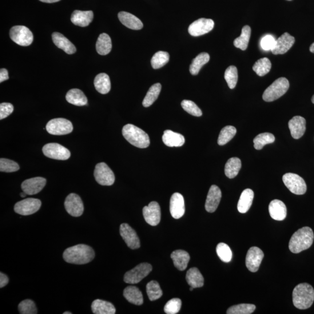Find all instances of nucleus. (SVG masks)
Wrapping results in <instances>:
<instances>
[{
  "label": "nucleus",
  "instance_id": "f257e3e1",
  "mask_svg": "<svg viewBox=\"0 0 314 314\" xmlns=\"http://www.w3.org/2000/svg\"><path fill=\"white\" fill-rule=\"evenodd\" d=\"M95 257L94 250L86 245H78L66 249L63 258L67 263L83 265L89 263Z\"/></svg>",
  "mask_w": 314,
  "mask_h": 314
},
{
  "label": "nucleus",
  "instance_id": "f03ea898",
  "mask_svg": "<svg viewBox=\"0 0 314 314\" xmlns=\"http://www.w3.org/2000/svg\"><path fill=\"white\" fill-rule=\"evenodd\" d=\"M314 234L309 227H303L293 234L289 241V250L293 253H299L308 249L312 246Z\"/></svg>",
  "mask_w": 314,
  "mask_h": 314
},
{
  "label": "nucleus",
  "instance_id": "7ed1b4c3",
  "mask_svg": "<svg viewBox=\"0 0 314 314\" xmlns=\"http://www.w3.org/2000/svg\"><path fill=\"white\" fill-rule=\"evenodd\" d=\"M292 296L295 307L300 309H308L313 303L314 290L308 284H300L294 289Z\"/></svg>",
  "mask_w": 314,
  "mask_h": 314
},
{
  "label": "nucleus",
  "instance_id": "20e7f679",
  "mask_svg": "<svg viewBox=\"0 0 314 314\" xmlns=\"http://www.w3.org/2000/svg\"><path fill=\"white\" fill-rule=\"evenodd\" d=\"M122 134L131 145L140 149L148 148L150 141L144 130L132 124H127L122 129Z\"/></svg>",
  "mask_w": 314,
  "mask_h": 314
},
{
  "label": "nucleus",
  "instance_id": "39448f33",
  "mask_svg": "<svg viewBox=\"0 0 314 314\" xmlns=\"http://www.w3.org/2000/svg\"><path fill=\"white\" fill-rule=\"evenodd\" d=\"M289 88V82L285 78L276 79L264 91L262 98L265 101L272 102L284 95Z\"/></svg>",
  "mask_w": 314,
  "mask_h": 314
},
{
  "label": "nucleus",
  "instance_id": "423d86ee",
  "mask_svg": "<svg viewBox=\"0 0 314 314\" xmlns=\"http://www.w3.org/2000/svg\"><path fill=\"white\" fill-rule=\"evenodd\" d=\"M283 182L291 192L297 195H303L307 191V185L303 178L298 175L288 173L282 178Z\"/></svg>",
  "mask_w": 314,
  "mask_h": 314
},
{
  "label": "nucleus",
  "instance_id": "0eeeda50",
  "mask_svg": "<svg viewBox=\"0 0 314 314\" xmlns=\"http://www.w3.org/2000/svg\"><path fill=\"white\" fill-rule=\"evenodd\" d=\"M10 38L13 42L21 46H29L33 41V35L25 26H15L11 29Z\"/></svg>",
  "mask_w": 314,
  "mask_h": 314
},
{
  "label": "nucleus",
  "instance_id": "6e6552de",
  "mask_svg": "<svg viewBox=\"0 0 314 314\" xmlns=\"http://www.w3.org/2000/svg\"><path fill=\"white\" fill-rule=\"evenodd\" d=\"M152 265L146 262L138 264L125 273L124 281L129 284H138L152 272Z\"/></svg>",
  "mask_w": 314,
  "mask_h": 314
},
{
  "label": "nucleus",
  "instance_id": "1a4fd4ad",
  "mask_svg": "<svg viewBox=\"0 0 314 314\" xmlns=\"http://www.w3.org/2000/svg\"><path fill=\"white\" fill-rule=\"evenodd\" d=\"M46 128L49 134L58 136L69 134L74 129L72 122L64 118L51 119L47 123Z\"/></svg>",
  "mask_w": 314,
  "mask_h": 314
},
{
  "label": "nucleus",
  "instance_id": "9d476101",
  "mask_svg": "<svg viewBox=\"0 0 314 314\" xmlns=\"http://www.w3.org/2000/svg\"><path fill=\"white\" fill-rule=\"evenodd\" d=\"M94 176L98 184L102 186H111L114 184V173L104 162L98 163L95 166Z\"/></svg>",
  "mask_w": 314,
  "mask_h": 314
},
{
  "label": "nucleus",
  "instance_id": "9b49d317",
  "mask_svg": "<svg viewBox=\"0 0 314 314\" xmlns=\"http://www.w3.org/2000/svg\"><path fill=\"white\" fill-rule=\"evenodd\" d=\"M43 153L47 157L57 160H66L71 157L69 150L58 143H48L43 147Z\"/></svg>",
  "mask_w": 314,
  "mask_h": 314
},
{
  "label": "nucleus",
  "instance_id": "f8f14e48",
  "mask_svg": "<svg viewBox=\"0 0 314 314\" xmlns=\"http://www.w3.org/2000/svg\"><path fill=\"white\" fill-rule=\"evenodd\" d=\"M42 202L37 198H28L15 204L14 211L21 216H29L38 212L41 208Z\"/></svg>",
  "mask_w": 314,
  "mask_h": 314
},
{
  "label": "nucleus",
  "instance_id": "ddd939ff",
  "mask_svg": "<svg viewBox=\"0 0 314 314\" xmlns=\"http://www.w3.org/2000/svg\"><path fill=\"white\" fill-rule=\"evenodd\" d=\"M64 206L66 212L74 217L82 216L84 212V205L80 196L75 193L69 194L66 198Z\"/></svg>",
  "mask_w": 314,
  "mask_h": 314
},
{
  "label": "nucleus",
  "instance_id": "4468645a",
  "mask_svg": "<svg viewBox=\"0 0 314 314\" xmlns=\"http://www.w3.org/2000/svg\"><path fill=\"white\" fill-rule=\"evenodd\" d=\"M214 27V22L212 19L200 18L193 22L189 27V33L192 37H200L208 33Z\"/></svg>",
  "mask_w": 314,
  "mask_h": 314
},
{
  "label": "nucleus",
  "instance_id": "2eb2a0df",
  "mask_svg": "<svg viewBox=\"0 0 314 314\" xmlns=\"http://www.w3.org/2000/svg\"><path fill=\"white\" fill-rule=\"evenodd\" d=\"M264 257V253L260 248L257 247L250 248L246 257V267L252 272L258 271Z\"/></svg>",
  "mask_w": 314,
  "mask_h": 314
},
{
  "label": "nucleus",
  "instance_id": "dca6fc26",
  "mask_svg": "<svg viewBox=\"0 0 314 314\" xmlns=\"http://www.w3.org/2000/svg\"><path fill=\"white\" fill-rule=\"evenodd\" d=\"M143 214L147 223L155 226L160 223L161 221V208L157 202H151L148 206L143 209Z\"/></svg>",
  "mask_w": 314,
  "mask_h": 314
},
{
  "label": "nucleus",
  "instance_id": "f3484780",
  "mask_svg": "<svg viewBox=\"0 0 314 314\" xmlns=\"http://www.w3.org/2000/svg\"><path fill=\"white\" fill-rule=\"evenodd\" d=\"M120 234L128 247L133 250L141 247L140 239L135 230L128 224H122L120 226Z\"/></svg>",
  "mask_w": 314,
  "mask_h": 314
},
{
  "label": "nucleus",
  "instance_id": "a211bd4d",
  "mask_svg": "<svg viewBox=\"0 0 314 314\" xmlns=\"http://www.w3.org/2000/svg\"><path fill=\"white\" fill-rule=\"evenodd\" d=\"M46 185V179L36 177L29 179L22 182L21 188L23 192L27 195H34L41 192Z\"/></svg>",
  "mask_w": 314,
  "mask_h": 314
},
{
  "label": "nucleus",
  "instance_id": "6ab92c4d",
  "mask_svg": "<svg viewBox=\"0 0 314 314\" xmlns=\"http://www.w3.org/2000/svg\"><path fill=\"white\" fill-rule=\"evenodd\" d=\"M170 213L175 219H180L185 213L184 198L181 194L176 193L172 194L170 200Z\"/></svg>",
  "mask_w": 314,
  "mask_h": 314
},
{
  "label": "nucleus",
  "instance_id": "aec40b11",
  "mask_svg": "<svg viewBox=\"0 0 314 314\" xmlns=\"http://www.w3.org/2000/svg\"><path fill=\"white\" fill-rule=\"evenodd\" d=\"M295 43V39L288 33H285L276 40L275 46L271 50L275 55L284 54L291 49Z\"/></svg>",
  "mask_w": 314,
  "mask_h": 314
},
{
  "label": "nucleus",
  "instance_id": "412c9836",
  "mask_svg": "<svg viewBox=\"0 0 314 314\" xmlns=\"http://www.w3.org/2000/svg\"><path fill=\"white\" fill-rule=\"evenodd\" d=\"M222 198L221 190L216 185H212L206 197L205 208L206 212L213 213L217 210Z\"/></svg>",
  "mask_w": 314,
  "mask_h": 314
},
{
  "label": "nucleus",
  "instance_id": "4be33fe9",
  "mask_svg": "<svg viewBox=\"0 0 314 314\" xmlns=\"http://www.w3.org/2000/svg\"><path fill=\"white\" fill-rule=\"evenodd\" d=\"M289 128L292 136L294 138L299 139L303 136L305 132V119L300 116L294 117L289 122Z\"/></svg>",
  "mask_w": 314,
  "mask_h": 314
},
{
  "label": "nucleus",
  "instance_id": "5701e85b",
  "mask_svg": "<svg viewBox=\"0 0 314 314\" xmlns=\"http://www.w3.org/2000/svg\"><path fill=\"white\" fill-rule=\"evenodd\" d=\"M269 212L272 219L276 221H283L287 216V208L285 204L279 200H274L270 202Z\"/></svg>",
  "mask_w": 314,
  "mask_h": 314
},
{
  "label": "nucleus",
  "instance_id": "b1692460",
  "mask_svg": "<svg viewBox=\"0 0 314 314\" xmlns=\"http://www.w3.org/2000/svg\"><path fill=\"white\" fill-rule=\"evenodd\" d=\"M93 17V11L75 10L72 14L71 22L75 25L86 27L89 26L90 23L92 22Z\"/></svg>",
  "mask_w": 314,
  "mask_h": 314
},
{
  "label": "nucleus",
  "instance_id": "393cba45",
  "mask_svg": "<svg viewBox=\"0 0 314 314\" xmlns=\"http://www.w3.org/2000/svg\"><path fill=\"white\" fill-rule=\"evenodd\" d=\"M118 18L123 25L130 29L141 30L143 27V24L140 19L127 12H120L118 14Z\"/></svg>",
  "mask_w": 314,
  "mask_h": 314
},
{
  "label": "nucleus",
  "instance_id": "a878e982",
  "mask_svg": "<svg viewBox=\"0 0 314 314\" xmlns=\"http://www.w3.org/2000/svg\"><path fill=\"white\" fill-rule=\"evenodd\" d=\"M55 45L65 51L67 54H73L77 51L76 47L63 34L55 32L52 35Z\"/></svg>",
  "mask_w": 314,
  "mask_h": 314
},
{
  "label": "nucleus",
  "instance_id": "bb28decb",
  "mask_svg": "<svg viewBox=\"0 0 314 314\" xmlns=\"http://www.w3.org/2000/svg\"><path fill=\"white\" fill-rule=\"evenodd\" d=\"M162 141L166 146L173 148V147H181L184 145L185 138L180 133L166 130L164 131V134H163Z\"/></svg>",
  "mask_w": 314,
  "mask_h": 314
},
{
  "label": "nucleus",
  "instance_id": "cd10ccee",
  "mask_svg": "<svg viewBox=\"0 0 314 314\" xmlns=\"http://www.w3.org/2000/svg\"><path fill=\"white\" fill-rule=\"evenodd\" d=\"M170 257L173 260L175 267L181 271L187 268L190 259L189 253L182 250L173 252Z\"/></svg>",
  "mask_w": 314,
  "mask_h": 314
},
{
  "label": "nucleus",
  "instance_id": "c85d7f7f",
  "mask_svg": "<svg viewBox=\"0 0 314 314\" xmlns=\"http://www.w3.org/2000/svg\"><path fill=\"white\" fill-rule=\"evenodd\" d=\"M91 310L94 314H115L116 309L110 302L97 299L91 304Z\"/></svg>",
  "mask_w": 314,
  "mask_h": 314
},
{
  "label": "nucleus",
  "instance_id": "c756f323",
  "mask_svg": "<svg viewBox=\"0 0 314 314\" xmlns=\"http://www.w3.org/2000/svg\"><path fill=\"white\" fill-rule=\"evenodd\" d=\"M254 196L253 191L250 189H245L241 193L237 204L238 212L245 214L248 212L252 205Z\"/></svg>",
  "mask_w": 314,
  "mask_h": 314
},
{
  "label": "nucleus",
  "instance_id": "7c9ffc66",
  "mask_svg": "<svg viewBox=\"0 0 314 314\" xmlns=\"http://www.w3.org/2000/svg\"><path fill=\"white\" fill-rule=\"evenodd\" d=\"M124 296L129 303L134 305H141L143 303L142 293L136 286L126 287L124 291Z\"/></svg>",
  "mask_w": 314,
  "mask_h": 314
},
{
  "label": "nucleus",
  "instance_id": "2f4dec72",
  "mask_svg": "<svg viewBox=\"0 0 314 314\" xmlns=\"http://www.w3.org/2000/svg\"><path fill=\"white\" fill-rule=\"evenodd\" d=\"M186 279L188 284L193 288H201L204 286V277L197 268H190L187 272Z\"/></svg>",
  "mask_w": 314,
  "mask_h": 314
},
{
  "label": "nucleus",
  "instance_id": "473e14b6",
  "mask_svg": "<svg viewBox=\"0 0 314 314\" xmlns=\"http://www.w3.org/2000/svg\"><path fill=\"white\" fill-rule=\"evenodd\" d=\"M66 101L77 106H84L87 104V98L83 91L78 89L70 90L66 95Z\"/></svg>",
  "mask_w": 314,
  "mask_h": 314
},
{
  "label": "nucleus",
  "instance_id": "72a5a7b5",
  "mask_svg": "<svg viewBox=\"0 0 314 314\" xmlns=\"http://www.w3.org/2000/svg\"><path fill=\"white\" fill-rule=\"evenodd\" d=\"M94 84L98 92L106 94L111 90L110 79L108 75L101 73L97 75L94 79Z\"/></svg>",
  "mask_w": 314,
  "mask_h": 314
},
{
  "label": "nucleus",
  "instance_id": "f704fd0d",
  "mask_svg": "<svg viewBox=\"0 0 314 314\" xmlns=\"http://www.w3.org/2000/svg\"><path fill=\"white\" fill-rule=\"evenodd\" d=\"M111 49H112V42L109 35L102 33L99 36L96 43L97 53L101 55H106L111 52Z\"/></svg>",
  "mask_w": 314,
  "mask_h": 314
},
{
  "label": "nucleus",
  "instance_id": "c9c22d12",
  "mask_svg": "<svg viewBox=\"0 0 314 314\" xmlns=\"http://www.w3.org/2000/svg\"><path fill=\"white\" fill-rule=\"evenodd\" d=\"M241 167V162L239 158L233 157L226 162L225 167V173L229 179L235 178L239 172Z\"/></svg>",
  "mask_w": 314,
  "mask_h": 314
},
{
  "label": "nucleus",
  "instance_id": "e433bc0d",
  "mask_svg": "<svg viewBox=\"0 0 314 314\" xmlns=\"http://www.w3.org/2000/svg\"><path fill=\"white\" fill-rule=\"evenodd\" d=\"M252 29L248 25H246L241 30L240 37L234 40V46L241 50H246L248 49L250 37H251Z\"/></svg>",
  "mask_w": 314,
  "mask_h": 314
},
{
  "label": "nucleus",
  "instance_id": "4c0bfd02",
  "mask_svg": "<svg viewBox=\"0 0 314 314\" xmlns=\"http://www.w3.org/2000/svg\"><path fill=\"white\" fill-rule=\"evenodd\" d=\"M210 55L206 53H202L193 59L190 66V73L193 75H197L201 67L210 61Z\"/></svg>",
  "mask_w": 314,
  "mask_h": 314
},
{
  "label": "nucleus",
  "instance_id": "58836bf2",
  "mask_svg": "<svg viewBox=\"0 0 314 314\" xmlns=\"http://www.w3.org/2000/svg\"><path fill=\"white\" fill-rule=\"evenodd\" d=\"M162 86L160 83H156L151 86L144 100L143 101V106L145 107H149L157 100L161 92Z\"/></svg>",
  "mask_w": 314,
  "mask_h": 314
},
{
  "label": "nucleus",
  "instance_id": "ea45409f",
  "mask_svg": "<svg viewBox=\"0 0 314 314\" xmlns=\"http://www.w3.org/2000/svg\"><path fill=\"white\" fill-rule=\"evenodd\" d=\"M271 62L268 58H262L254 63L253 69L260 77H264L271 69Z\"/></svg>",
  "mask_w": 314,
  "mask_h": 314
},
{
  "label": "nucleus",
  "instance_id": "a19ab883",
  "mask_svg": "<svg viewBox=\"0 0 314 314\" xmlns=\"http://www.w3.org/2000/svg\"><path fill=\"white\" fill-rule=\"evenodd\" d=\"M237 130L233 126H226L221 131L218 137V143L220 146H224L232 140L235 136Z\"/></svg>",
  "mask_w": 314,
  "mask_h": 314
},
{
  "label": "nucleus",
  "instance_id": "79ce46f5",
  "mask_svg": "<svg viewBox=\"0 0 314 314\" xmlns=\"http://www.w3.org/2000/svg\"><path fill=\"white\" fill-rule=\"evenodd\" d=\"M275 141V137L272 133H263L259 134L254 139V148L258 150H261L264 146L271 144Z\"/></svg>",
  "mask_w": 314,
  "mask_h": 314
},
{
  "label": "nucleus",
  "instance_id": "37998d69",
  "mask_svg": "<svg viewBox=\"0 0 314 314\" xmlns=\"http://www.w3.org/2000/svg\"><path fill=\"white\" fill-rule=\"evenodd\" d=\"M146 292L150 301L157 300L162 296V291L157 281H152L146 286Z\"/></svg>",
  "mask_w": 314,
  "mask_h": 314
},
{
  "label": "nucleus",
  "instance_id": "c03bdc74",
  "mask_svg": "<svg viewBox=\"0 0 314 314\" xmlns=\"http://www.w3.org/2000/svg\"><path fill=\"white\" fill-rule=\"evenodd\" d=\"M169 61V54L165 51H158L153 55L151 60L152 67L157 69L165 66Z\"/></svg>",
  "mask_w": 314,
  "mask_h": 314
},
{
  "label": "nucleus",
  "instance_id": "a18cd8bd",
  "mask_svg": "<svg viewBox=\"0 0 314 314\" xmlns=\"http://www.w3.org/2000/svg\"><path fill=\"white\" fill-rule=\"evenodd\" d=\"M256 308V305L250 304H241L232 306L228 310V314H251Z\"/></svg>",
  "mask_w": 314,
  "mask_h": 314
},
{
  "label": "nucleus",
  "instance_id": "49530a36",
  "mask_svg": "<svg viewBox=\"0 0 314 314\" xmlns=\"http://www.w3.org/2000/svg\"><path fill=\"white\" fill-rule=\"evenodd\" d=\"M225 79L230 89L236 87L238 81L237 69L236 66H230L225 71Z\"/></svg>",
  "mask_w": 314,
  "mask_h": 314
},
{
  "label": "nucleus",
  "instance_id": "de8ad7c7",
  "mask_svg": "<svg viewBox=\"0 0 314 314\" xmlns=\"http://www.w3.org/2000/svg\"><path fill=\"white\" fill-rule=\"evenodd\" d=\"M217 255L221 260L224 262H229L232 260V252L229 246L224 243H220L217 247Z\"/></svg>",
  "mask_w": 314,
  "mask_h": 314
},
{
  "label": "nucleus",
  "instance_id": "09e8293b",
  "mask_svg": "<svg viewBox=\"0 0 314 314\" xmlns=\"http://www.w3.org/2000/svg\"><path fill=\"white\" fill-rule=\"evenodd\" d=\"M18 310L19 313L21 314L38 313V309L34 302L29 299L21 301L18 305Z\"/></svg>",
  "mask_w": 314,
  "mask_h": 314
},
{
  "label": "nucleus",
  "instance_id": "8fccbe9b",
  "mask_svg": "<svg viewBox=\"0 0 314 314\" xmlns=\"http://www.w3.org/2000/svg\"><path fill=\"white\" fill-rule=\"evenodd\" d=\"M19 165L17 162L9 159H0V171L4 172H14L19 169Z\"/></svg>",
  "mask_w": 314,
  "mask_h": 314
},
{
  "label": "nucleus",
  "instance_id": "3c124183",
  "mask_svg": "<svg viewBox=\"0 0 314 314\" xmlns=\"http://www.w3.org/2000/svg\"><path fill=\"white\" fill-rule=\"evenodd\" d=\"M182 108L184 109L187 113L190 115H193L194 117H201L202 113L201 110L198 108V107L192 101L190 100H183L181 102Z\"/></svg>",
  "mask_w": 314,
  "mask_h": 314
},
{
  "label": "nucleus",
  "instance_id": "603ef678",
  "mask_svg": "<svg viewBox=\"0 0 314 314\" xmlns=\"http://www.w3.org/2000/svg\"><path fill=\"white\" fill-rule=\"evenodd\" d=\"M181 306V300L174 298L167 302L164 307V311L167 314H176L180 312Z\"/></svg>",
  "mask_w": 314,
  "mask_h": 314
},
{
  "label": "nucleus",
  "instance_id": "864d4df0",
  "mask_svg": "<svg viewBox=\"0 0 314 314\" xmlns=\"http://www.w3.org/2000/svg\"><path fill=\"white\" fill-rule=\"evenodd\" d=\"M276 40L272 35H266L262 38L260 45L262 49L265 51L272 50L275 46Z\"/></svg>",
  "mask_w": 314,
  "mask_h": 314
},
{
  "label": "nucleus",
  "instance_id": "5fc2aeb1",
  "mask_svg": "<svg viewBox=\"0 0 314 314\" xmlns=\"http://www.w3.org/2000/svg\"><path fill=\"white\" fill-rule=\"evenodd\" d=\"M14 111V106L9 102H3L0 104V119L2 120L10 115Z\"/></svg>",
  "mask_w": 314,
  "mask_h": 314
},
{
  "label": "nucleus",
  "instance_id": "6e6d98bb",
  "mask_svg": "<svg viewBox=\"0 0 314 314\" xmlns=\"http://www.w3.org/2000/svg\"><path fill=\"white\" fill-rule=\"evenodd\" d=\"M9 277H8L6 274L3 272L0 273V288L5 287L9 284Z\"/></svg>",
  "mask_w": 314,
  "mask_h": 314
},
{
  "label": "nucleus",
  "instance_id": "4d7b16f0",
  "mask_svg": "<svg viewBox=\"0 0 314 314\" xmlns=\"http://www.w3.org/2000/svg\"><path fill=\"white\" fill-rule=\"evenodd\" d=\"M9 79V73L6 69L2 68L0 70V82L2 83Z\"/></svg>",
  "mask_w": 314,
  "mask_h": 314
},
{
  "label": "nucleus",
  "instance_id": "13d9d810",
  "mask_svg": "<svg viewBox=\"0 0 314 314\" xmlns=\"http://www.w3.org/2000/svg\"><path fill=\"white\" fill-rule=\"evenodd\" d=\"M39 1L46 3H54L61 1V0H39Z\"/></svg>",
  "mask_w": 314,
  "mask_h": 314
},
{
  "label": "nucleus",
  "instance_id": "bf43d9fd",
  "mask_svg": "<svg viewBox=\"0 0 314 314\" xmlns=\"http://www.w3.org/2000/svg\"><path fill=\"white\" fill-rule=\"evenodd\" d=\"M309 50L311 53H314V43L312 44L311 46H310Z\"/></svg>",
  "mask_w": 314,
  "mask_h": 314
},
{
  "label": "nucleus",
  "instance_id": "052dcab7",
  "mask_svg": "<svg viewBox=\"0 0 314 314\" xmlns=\"http://www.w3.org/2000/svg\"><path fill=\"white\" fill-rule=\"evenodd\" d=\"M20 195H21V197H25L27 195V194L24 192H23L22 193H21V194H20Z\"/></svg>",
  "mask_w": 314,
  "mask_h": 314
},
{
  "label": "nucleus",
  "instance_id": "680f3d73",
  "mask_svg": "<svg viewBox=\"0 0 314 314\" xmlns=\"http://www.w3.org/2000/svg\"><path fill=\"white\" fill-rule=\"evenodd\" d=\"M73 313L71 312H68V311H66L65 312H63V314H72Z\"/></svg>",
  "mask_w": 314,
  "mask_h": 314
},
{
  "label": "nucleus",
  "instance_id": "e2e57ef3",
  "mask_svg": "<svg viewBox=\"0 0 314 314\" xmlns=\"http://www.w3.org/2000/svg\"><path fill=\"white\" fill-rule=\"evenodd\" d=\"M311 101H312L313 104H314V95H313V96L312 97Z\"/></svg>",
  "mask_w": 314,
  "mask_h": 314
},
{
  "label": "nucleus",
  "instance_id": "0e129e2a",
  "mask_svg": "<svg viewBox=\"0 0 314 314\" xmlns=\"http://www.w3.org/2000/svg\"><path fill=\"white\" fill-rule=\"evenodd\" d=\"M194 289V288H193V287H191V286H190V291H192Z\"/></svg>",
  "mask_w": 314,
  "mask_h": 314
},
{
  "label": "nucleus",
  "instance_id": "69168bd1",
  "mask_svg": "<svg viewBox=\"0 0 314 314\" xmlns=\"http://www.w3.org/2000/svg\"><path fill=\"white\" fill-rule=\"evenodd\" d=\"M289 1H291V0H289Z\"/></svg>",
  "mask_w": 314,
  "mask_h": 314
}]
</instances>
